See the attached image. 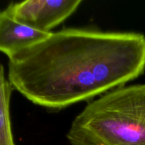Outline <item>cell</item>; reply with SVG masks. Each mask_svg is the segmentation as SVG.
<instances>
[{
    "instance_id": "obj_1",
    "label": "cell",
    "mask_w": 145,
    "mask_h": 145,
    "mask_svg": "<svg viewBox=\"0 0 145 145\" xmlns=\"http://www.w3.org/2000/svg\"><path fill=\"white\" fill-rule=\"evenodd\" d=\"M8 60L14 89L34 104L60 110L125 86L145 70V36L66 28Z\"/></svg>"
},
{
    "instance_id": "obj_2",
    "label": "cell",
    "mask_w": 145,
    "mask_h": 145,
    "mask_svg": "<svg viewBox=\"0 0 145 145\" xmlns=\"http://www.w3.org/2000/svg\"><path fill=\"white\" fill-rule=\"evenodd\" d=\"M67 138L69 145H145V84L121 86L88 103Z\"/></svg>"
},
{
    "instance_id": "obj_3",
    "label": "cell",
    "mask_w": 145,
    "mask_h": 145,
    "mask_svg": "<svg viewBox=\"0 0 145 145\" xmlns=\"http://www.w3.org/2000/svg\"><path fill=\"white\" fill-rule=\"evenodd\" d=\"M82 3L81 0H27L11 4L5 11L16 21L45 33L70 16Z\"/></svg>"
},
{
    "instance_id": "obj_4",
    "label": "cell",
    "mask_w": 145,
    "mask_h": 145,
    "mask_svg": "<svg viewBox=\"0 0 145 145\" xmlns=\"http://www.w3.org/2000/svg\"><path fill=\"white\" fill-rule=\"evenodd\" d=\"M45 33L16 21L5 10L0 14V52L11 58L21 51L43 40Z\"/></svg>"
},
{
    "instance_id": "obj_5",
    "label": "cell",
    "mask_w": 145,
    "mask_h": 145,
    "mask_svg": "<svg viewBox=\"0 0 145 145\" xmlns=\"http://www.w3.org/2000/svg\"><path fill=\"white\" fill-rule=\"evenodd\" d=\"M14 88L0 64V145H16L11 127L10 101Z\"/></svg>"
},
{
    "instance_id": "obj_6",
    "label": "cell",
    "mask_w": 145,
    "mask_h": 145,
    "mask_svg": "<svg viewBox=\"0 0 145 145\" xmlns=\"http://www.w3.org/2000/svg\"><path fill=\"white\" fill-rule=\"evenodd\" d=\"M1 11H0V14H1Z\"/></svg>"
}]
</instances>
